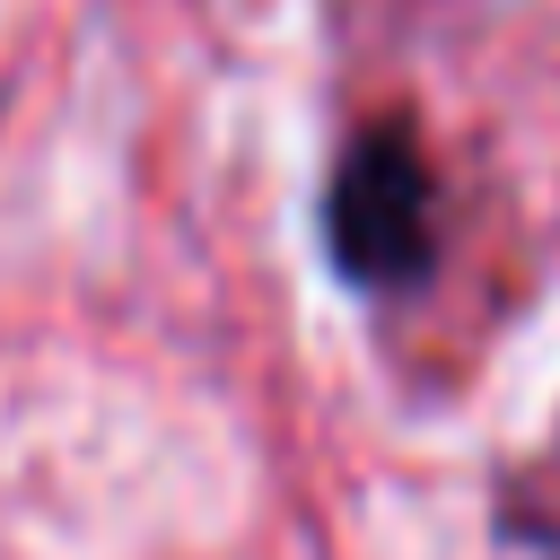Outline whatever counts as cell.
Instances as JSON below:
<instances>
[{
	"instance_id": "6da1fadb",
	"label": "cell",
	"mask_w": 560,
	"mask_h": 560,
	"mask_svg": "<svg viewBox=\"0 0 560 560\" xmlns=\"http://www.w3.org/2000/svg\"><path fill=\"white\" fill-rule=\"evenodd\" d=\"M324 262L359 298H402L438 271V166L402 114L341 140L324 175Z\"/></svg>"
}]
</instances>
